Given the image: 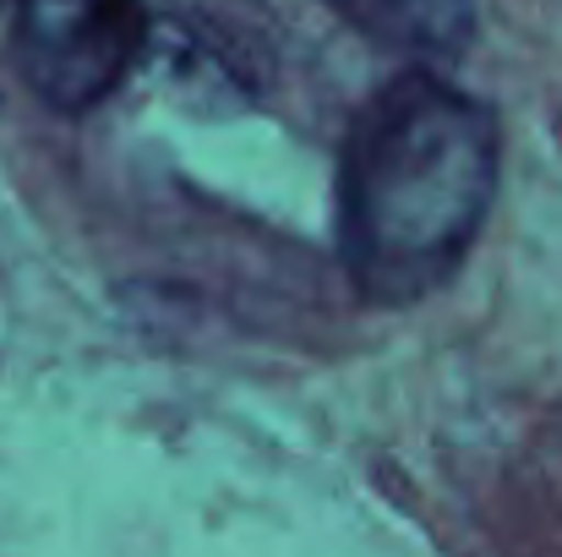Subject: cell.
I'll list each match as a JSON object with an SVG mask.
<instances>
[{"label":"cell","instance_id":"cell-3","mask_svg":"<svg viewBox=\"0 0 562 557\" xmlns=\"http://www.w3.org/2000/svg\"><path fill=\"white\" fill-rule=\"evenodd\" d=\"M345 22L367 38L415 55V60H453L475 38V0H328Z\"/></svg>","mask_w":562,"mask_h":557},{"label":"cell","instance_id":"cell-4","mask_svg":"<svg viewBox=\"0 0 562 557\" xmlns=\"http://www.w3.org/2000/svg\"><path fill=\"white\" fill-rule=\"evenodd\" d=\"M0 5H5V0H0Z\"/></svg>","mask_w":562,"mask_h":557},{"label":"cell","instance_id":"cell-1","mask_svg":"<svg viewBox=\"0 0 562 557\" xmlns=\"http://www.w3.org/2000/svg\"><path fill=\"white\" fill-rule=\"evenodd\" d=\"M497 191V121L464 88L409 71L387 82L345 143L339 246L356 290L409 307L470 257Z\"/></svg>","mask_w":562,"mask_h":557},{"label":"cell","instance_id":"cell-2","mask_svg":"<svg viewBox=\"0 0 562 557\" xmlns=\"http://www.w3.org/2000/svg\"><path fill=\"white\" fill-rule=\"evenodd\" d=\"M143 49V0H16V66L27 88L82 115L104 104Z\"/></svg>","mask_w":562,"mask_h":557}]
</instances>
